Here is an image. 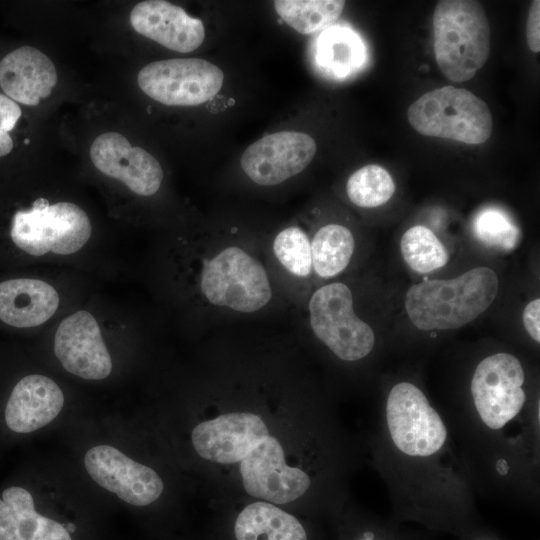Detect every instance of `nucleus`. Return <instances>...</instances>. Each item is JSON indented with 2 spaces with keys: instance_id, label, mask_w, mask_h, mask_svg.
I'll return each mask as SVG.
<instances>
[{
  "instance_id": "obj_1",
  "label": "nucleus",
  "mask_w": 540,
  "mask_h": 540,
  "mask_svg": "<svg viewBox=\"0 0 540 540\" xmlns=\"http://www.w3.org/2000/svg\"><path fill=\"white\" fill-rule=\"evenodd\" d=\"M368 439L390 517L459 539L483 526L447 422L425 390L400 378L383 390Z\"/></svg>"
},
{
  "instance_id": "obj_2",
  "label": "nucleus",
  "mask_w": 540,
  "mask_h": 540,
  "mask_svg": "<svg viewBox=\"0 0 540 540\" xmlns=\"http://www.w3.org/2000/svg\"><path fill=\"white\" fill-rule=\"evenodd\" d=\"M444 416L474 490L538 512L540 397L522 360L507 351L481 357Z\"/></svg>"
},
{
  "instance_id": "obj_3",
  "label": "nucleus",
  "mask_w": 540,
  "mask_h": 540,
  "mask_svg": "<svg viewBox=\"0 0 540 540\" xmlns=\"http://www.w3.org/2000/svg\"><path fill=\"white\" fill-rule=\"evenodd\" d=\"M191 442L203 460L236 471L243 490L257 500L279 505L310 497L333 512L342 509L344 487L292 463L288 446L262 413L217 412L193 428Z\"/></svg>"
},
{
  "instance_id": "obj_4",
  "label": "nucleus",
  "mask_w": 540,
  "mask_h": 540,
  "mask_svg": "<svg viewBox=\"0 0 540 540\" xmlns=\"http://www.w3.org/2000/svg\"><path fill=\"white\" fill-rule=\"evenodd\" d=\"M498 287V277L489 267H476L451 279H425L408 289L405 309L421 331L454 330L485 312Z\"/></svg>"
},
{
  "instance_id": "obj_5",
  "label": "nucleus",
  "mask_w": 540,
  "mask_h": 540,
  "mask_svg": "<svg viewBox=\"0 0 540 540\" xmlns=\"http://www.w3.org/2000/svg\"><path fill=\"white\" fill-rule=\"evenodd\" d=\"M434 52L443 75L452 82L470 80L490 52V27L478 1H439L433 13Z\"/></svg>"
},
{
  "instance_id": "obj_6",
  "label": "nucleus",
  "mask_w": 540,
  "mask_h": 540,
  "mask_svg": "<svg viewBox=\"0 0 540 540\" xmlns=\"http://www.w3.org/2000/svg\"><path fill=\"white\" fill-rule=\"evenodd\" d=\"M199 289L212 306L239 313L263 309L273 295L263 263L237 245L221 247L202 260Z\"/></svg>"
},
{
  "instance_id": "obj_7",
  "label": "nucleus",
  "mask_w": 540,
  "mask_h": 540,
  "mask_svg": "<svg viewBox=\"0 0 540 540\" xmlns=\"http://www.w3.org/2000/svg\"><path fill=\"white\" fill-rule=\"evenodd\" d=\"M407 118L421 135L466 144L484 143L493 129L487 104L471 91L454 86L423 94L409 106Z\"/></svg>"
},
{
  "instance_id": "obj_8",
  "label": "nucleus",
  "mask_w": 540,
  "mask_h": 540,
  "mask_svg": "<svg viewBox=\"0 0 540 540\" xmlns=\"http://www.w3.org/2000/svg\"><path fill=\"white\" fill-rule=\"evenodd\" d=\"M308 312L313 334L335 359L353 365L370 358L375 332L355 314L353 294L346 284L320 286L309 299Z\"/></svg>"
},
{
  "instance_id": "obj_9",
  "label": "nucleus",
  "mask_w": 540,
  "mask_h": 540,
  "mask_svg": "<svg viewBox=\"0 0 540 540\" xmlns=\"http://www.w3.org/2000/svg\"><path fill=\"white\" fill-rule=\"evenodd\" d=\"M91 233L89 217L80 206L71 202L50 205L45 198L36 199L31 209L17 211L10 230L15 245L32 256L76 253Z\"/></svg>"
},
{
  "instance_id": "obj_10",
  "label": "nucleus",
  "mask_w": 540,
  "mask_h": 540,
  "mask_svg": "<svg viewBox=\"0 0 540 540\" xmlns=\"http://www.w3.org/2000/svg\"><path fill=\"white\" fill-rule=\"evenodd\" d=\"M224 74L200 58L159 60L144 66L137 81L150 98L168 106H195L213 98L222 88Z\"/></svg>"
},
{
  "instance_id": "obj_11",
  "label": "nucleus",
  "mask_w": 540,
  "mask_h": 540,
  "mask_svg": "<svg viewBox=\"0 0 540 540\" xmlns=\"http://www.w3.org/2000/svg\"><path fill=\"white\" fill-rule=\"evenodd\" d=\"M317 150L308 134L282 131L266 135L243 152L240 163L244 173L256 184L278 185L302 172Z\"/></svg>"
},
{
  "instance_id": "obj_12",
  "label": "nucleus",
  "mask_w": 540,
  "mask_h": 540,
  "mask_svg": "<svg viewBox=\"0 0 540 540\" xmlns=\"http://www.w3.org/2000/svg\"><path fill=\"white\" fill-rule=\"evenodd\" d=\"M84 465L99 486L133 506L153 503L164 490V483L154 469L109 445L90 448L84 456Z\"/></svg>"
},
{
  "instance_id": "obj_13",
  "label": "nucleus",
  "mask_w": 540,
  "mask_h": 540,
  "mask_svg": "<svg viewBox=\"0 0 540 540\" xmlns=\"http://www.w3.org/2000/svg\"><path fill=\"white\" fill-rule=\"evenodd\" d=\"M54 352L66 371L86 380H102L112 360L94 316L79 310L62 320L54 338Z\"/></svg>"
},
{
  "instance_id": "obj_14",
  "label": "nucleus",
  "mask_w": 540,
  "mask_h": 540,
  "mask_svg": "<svg viewBox=\"0 0 540 540\" xmlns=\"http://www.w3.org/2000/svg\"><path fill=\"white\" fill-rule=\"evenodd\" d=\"M90 158L100 172L138 195L151 196L161 186L163 170L158 160L143 148L132 146L120 133L100 134L91 145Z\"/></svg>"
},
{
  "instance_id": "obj_15",
  "label": "nucleus",
  "mask_w": 540,
  "mask_h": 540,
  "mask_svg": "<svg viewBox=\"0 0 540 540\" xmlns=\"http://www.w3.org/2000/svg\"><path fill=\"white\" fill-rule=\"evenodd\" d=\"M130 23L139 34L181 53L197 49L205 38L203 22L168 1L139 2L131 10Z\"/></svg>"
},
{
  "instance_id": "obj_16",
  "label": "nucleus",
  "mask_w": 540,
  "mask_h": 540,
  "mask_svg": "<svg viewBox=\"0 0 540 540\" xmlns=\"http://www.w3.org/2000/svg\"><path fill=\"white\" fill-rule=\"evenodd\" d=\"M57 78L52 60L31 46H22L0 61V87L8 98L24 105L35 106L47 98Z\"/></svg>"
},
{
  "instance_id": "obj_17",
  "label": "nucleus",
  "mask_w": 540,
  "mask_h": 540,
  "mask_svg": "<svg viewBox=\"0 0 540 540\" xmlns=\"http://www.w3.org/2000/svg\"><path fill=\"white\" fill-rule=\"evenodd\" d=\"M60 387L44 375L22 378L13 388L5 408V421L17 433H30L54 420L62 410Z\"/></svg>"
},
{
  "instance_id": "obj_18",
  "label": "nucleus",
  "mask_w": 540,
  "mask_h": 540,
  "mask_svg": "<svg viewBox=\"0 0 540 540\" xmlns=\"http://www.w3.org/2000/svg\"><path fill=\"white\" fill-rule=\"evenodd\" d=\"M58 306L57 291L42 280L17 278L0 283V319L13 327L41 325Z\"/></svg>"
},
{
  "instance_id": "obj_19",
  "label": "nucleus",
  "mask_w": 540,
  "mask_h": 540,
  "mask_svg": "<svg viewBox=\"0 0 540 540\" xmlns=\"http://www.w3.org/2000/svg\"><path fill=\"white\" fill-rule=\"evenodd\" d=\"M0 540H72L59 522L40 515L30 492L18 486L0 499Z\"/></svg>"
},
{
  "instance_id": "obj_20",
  "label": "nucleus",
  "mask_w": 540,
  "mask_h": 540,
  "mask_svg": "<svg viewBox=\"0 0 540 540\" xmlns=\"http://www.w3.org/2000/svg\"><path fill=\"white\" fill-rule=\"evenodd\" d=\"M236 540H310L304 525L278 505L256 500L246 505L234 523Z\"/></svg>"
},
{
  "instance_id": "obj_21",
  "label": "nucleus",
  "mask_w": 540,
  "mask_h": 540,
  "mask_svg": "<svg viewBox=\"0 0 540 540\" xmlns=\"http://www.w3.org/2000/svg\"><path fill=\"white\" fill-rule=\"evenodd\" d=\"M355 239L345 226L331 223L320 227L311 239L313 273L322 279L341 274L349 265Z\"/></svg>"
},
{
  "instance_id": "obj_22",
  "label": "nucleus",
  "mask_w": 540,
  "mask_h": 540,
  "mask_svg": "<svg viewBox=\"0 0 540 540\" xmlns=\"http://www.w3.org/2000/svg\"><path fill=\"white\" fill-rule=\"evenodd\" d=\"M338 515L339 540H430L425 533L408 528L390 516L352 507Z\"/></svg>"
},
{
  "instance_id": "obj_23",
  "label": "nucleus",
  "mask_w": 540,
  "mask_h": 540,
  "mask_svg": "<svg viewBox=\"0 0 540 540\" xmlns=\"http://www.w3.org/2000/svg\"><path fill=\"white\" fill-rule=\"evenodd\" d=\"M317 59L330 73L344 76L362 65L365 48L361 39L350 29L333 27L324 31L319 38Z\"/></svg>"
},
{
  "instance_id": "obj_24",
  "label": "nucleus",
  "mask_w": 540,
  "mask_h": 540,
  "mask_svg": "<svg viewBox=\"0 0 540 540\" xmlns=\"http://www.w3.org/2000/svg\"><path fill=\"white\" fill-rule=\"evenodd\" d=\"M342 0H276L277 14L297 32L309 35L334 23L342 14Z\"/></svg>"
},
{
  "instance_id": "obj_25",
  "label": "nucleus",
  "mask_w": 540,
  "mask_h": 540,
  "mask_svg": "<svg viewBox=\"0 0 540 540\" xmlns=\"http://www.w3.org/2000/svg\"><path fill=\"white\" fill-rule=\"evenodd\" d=\"M400 251L405 263L420 274L444 267L449 253L432 230L423 225L407 229L400 240Z\"/></svg>"
},
{
  "instance_id": "obj_26",
  "label": "nucleus",
  "mask_w": 540,
  "mask_h": 540,
  "mask_svg": "<svg viewBox=\"0 0 540 540\" xmlns=\"http://www.w3.org/2000/svg\"><path fill=\"white\" fill-rule=\"evenodd\" d=\"M346 192L350 201L362 208H375L387 203L395 192L389 172L376 164L356 170L348 179Z\"/></svg>"
},
{
  "instance_id": "obj_27",
  "label": "nucleus",
  "mask_w": 540,
  "mask_h": 540,
  "mask_svg": "<svg viewBox=\"0 0 540 540\" xmlns=\"http://www.w3.org/2000/svg\"><path fill=\"white\" fill-rule=\"evenodd\" d=\"M271 247L275 259L289 275L299 279L312 275L311 239L301 227L293 225L282 229Z\"/></svg>"
},
{
  "instance_id": "obj_28",
  "label": "nucleus",
  "mask_w": 540,
  "mask_h": 540,
  "mask_svg": "<svg viewBox=\"0 0 540 540\" xmlns=\"http://www.w3.org/2000/svg\"><path fill=\"white\" fill-rule=\"evenodd\" d=\"M473 233L483 244L502 251H512L521 242V230L511 216L496 206L481 209L472 222Z\"/></svg>"
},
{
  "instance_id": "obj_29",
  "label": "nucleus",
  "mask_w": 540,
  "mask_h": 540,
  "mask_svg": "<svg viewBox=\"0 0 540 540\" xmlns=\"http://www.w3.org/2000/svg\"><path fill=\"white\" fill-rule=\"evenodd\" d=\"M20 116L19 105L7 96L0 94V157L10 153L13 148L9 132L15 127Z\"/></svg>"
},
{
  "instance_id": "obj_30",
  "label": "nucleus",
  "mask_w": 540,
  "mask_h": 540,
  "mask_svg": "<svg viewBox=\"0 0 540 540\" xmlns=\"http://www.w3.org/2000/svg\"><path fill=\"white\" fill-rule=\"evenodd\" d=\"M527 43L531 51H540V1L531 3L527 18Z\"/></svg>"
},
{
  "instance_id": "obj_31",
  "label": "nucleus",
  "mask_w": 540,
  "mask_h": 540,
  "mask_svg": "<svg viewBox=\"0 0 540 540\" xmlns=\"http://www.w3.org/2000/svg\"><path fill=\"white\" fill-rule=\"evenodd\" d=\"M524 328L530 338L536 343L540 342V300L530 301L522 313Z\"/></svg>"
},
{
  "instance_id": "obj_32",
  "label": "nucleus",
  "mask_w": 540,
  "mask_h": 540,
  "mask_svg": "<svg viewBox=\"0 0 540 540\" xmlns=\"http://www.w3.org/2000/svg\"><path fill=\"white\" fill-rule=\"evenodd\" d=\"M459 540H503L486 526H481Z\"/></svg>"
}]
</instances>
